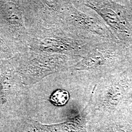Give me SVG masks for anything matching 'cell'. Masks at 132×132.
<instances>
[{"label":"cell","instance_id":"1","mask_svg":"<svg viewBox=\"0 0 132 132\" xmlns=\"http://www.w3.org/2000/svg\"><path fill=\"white\" fill-rule=\"evenodd\" d=\"M70 127L65 124L46 125L33 120H29L25 132H69Z\"/></svg>","mask_w":132,"mask_h":132},{"label":"cell","instance_id":"2","mask_svg":"<svg viewBox=\"0 0 132 132\" xmlns=\"http://www.w3.org/2000/svg\"><path fill=\"white\" fill-rule=\"evenodd\" d=\"M69 98V94L67 91L57 90L52 94L50 100L52 103L57 106H62L66 104Z\"/></svg>","mask_w":132,"mask_h":132}]
</instances>
